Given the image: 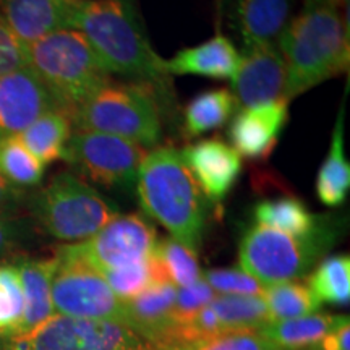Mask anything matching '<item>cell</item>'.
I'll return each mask as SVG.
<instances>
[{"label":"cell","mask_w":350,"mask_h":350,"mask_svg":"<svg viewBox=\"0 0 350 350\" xmlns=\"http://www.w3.org/2000/svg\"><path fill=\"white\" fill-rule=\"evenodd\" d=\"M73 28L85 34L109 73L167 88L169 72L144 36L135 7L122 0H85Z\"/></svg>","instance_id":"cell-3"},{"label":"cell","mask_w":350,"mask_h":350,"mask_svg":"<svg viewBox=\"0 0 350 350\" xmlns=\"http://www.w3.org/2000/svg\"><path fill=\"white\" fill-rule=\"evenodd\" d=\"M21 227L7 213H0V258L7 256L18 247Z\"/></svg>","instance_id":"cell-37"},{"label":"cell","mask_w":350,"mask_h":350,"mask_svg":"<svg viewBox=\"0 0 350 350\" xmlns=\"http://www.w3.org/2000/svg\"><path fill=\"white\" fill-rule=\"evenodd\" d=\"M235 98L226 88L204 91L188 103L183 112V131L196 138L208 131L221 129L235 109Z\"/></svg>","instance_id":"cell-25"},{"label":"cell","mask_w":350,"mask_h":350,"mask_svg":"<svg viewBox=\"0 0 350 350\" xmlns=\"http://www.w3.org/2000/svg\"><path fill=\"white\" fill-rule=\"evenodd\" d=\"M286 64L278 44L243 47L239 68L232 78L235 103L240 107H256L282 99Z\"/></svg>","instance_id":"cell-12"},{"label":"cell","mask_w":350,"mask_h":350,"mask_svg":"<svg viewBox=\"0 0 350 350\" xmlns=\"http://www.w3.org/2000/svg\"><path fill=\"white\" fill-rule=\"evenodd\" d=\"M122 2H125V3H129V5L135 7V0H122Z\"/></svg>","instance_id":"cell-43"},{"label":"cell","mask_w":350,"mask_h":350,"mask_svg":"<svg viewBox=\"0 0 350 350\" xmlns=\"http://www.w3.org/2000/svg\"><path fill=\"white\" fill-rule=\"evenodd\" d=\"M5 350H152L151 344L119 323L54 313L33 329L10 336Z\"/></svg>","instance_id":"cell-9"},{"label":"cell","mask_w":350,"mask_h":350,"mask_svg":"<svg viewBox=\"0 0 350 350\" xmlns=\"http://www.w3.org/2000/svg\"><path fill=\"white\" fill-rule=\"evenodd\" d=\"M80 7L68 0H0V20L26 46L59 29L73 28Z\"/></svg>","instance_id":"cell-16"},{"label":"cell","mask_w":350,"mask_h":350,"mask_svg":"<svg viewBox=\"0 0 350 350\" xmlns=\"http://www.w3.org/2000/svg\"><path fill=\"white\" fill-rule=\"evenodd\" d=\"M21 196H23V190L13 185L0 174V213H7L15 208L21 201Z\"/></svg>","instance_id":"cell-38"},{"label":"cell","mask_w":350,"mask_h":350,"mask_svg":"<svg viewBox=\"0 0 350 350\" xmlns=\"http://www.w3.org/2000/svg\"><path fill=\"white\" fill-rule=\"evenodd\" d=\"M107 286L120 300H131L142 294L148 287L157 282H169L161 262L151 255L148 260L122 266V268L98 271Z\"/></svg>","instance_id":"cell-28"},{"label":"cell","mask_w":350,"mask_h":350,"mask_svg":"<svg viewBox=\"0 0 350 350\" xmlns=\"http://www.w3.org/2000/svg\"><path fill=\"white\" fill-rule=\"evenodd\" d=\"M209 308L216 313L224 331L261 329L271 323L261 295H216Z\"/></svg>","instance_id":"cell-26"},{"label":"cell","mask_w":350,"mask_h":350,"mask_svg":"<svg viewBox=\"0 0 350 350\" xmlns=\"http://www.w3.org/2000/svg\"><path fill=\"white\" fill-rule=\"evenodd\" d=\"M201 278L217 295H261L265 288L240 268L209 269Z\"/></svg>","instance_id":"cell-34"},{"label":"cell","mask_w":350,"mask_h":350,"mask_svg":"<svg viewBox=\"0 0 350 350\" xmlns=\"http://www.w3.org/2000/svg\"><path fill=\"white\" fill-rule=\"evenodd\" d=\"M345 103L339 109L326 159L318 170L317 195L325 206L338 208L347 200L350 188V164L344 150Z\"/></svg>","instance_id":"cell-22"},{"label":"cell","mask_w":350,"mask_h":350,"mask_svg":"<svg viewBox=\"0 0 350 350\" xmlns=\"http://www.w3.org/2000/svg\"><path fill=\"white\" fill-rule=\"evenodd\" d=\"M275 44L286 64L287 103L349 68V21L338 8L305 3Z\"/></svg>","instance_id":"cell-1"},{"label":"cell","mask_w":350,"mask_h":350,"mask_svg":"<svg viewBox=\"0 0 350 350\" xmlns=\"http://www.w3.org/2000/svg\"><path fill=\"white\" fill-rule=\"evenodd\" d=\"M70 137H72V120L68 113L60 109H52L42 113L18 135L21 143L44 165L64 159Z\"/></svg>","instance_id":"cell-23"},{"label":"cell","mask_w":350,"mask_h":350,"mask_svg":"<svg viewBox=\"0 0 350 350\" xmlns=\"http://www.w3.org/2000/svg\"><path fill=\"white\" fill-rule=\"evenodd\" d=\"M349 336H350V325L340 326L336 331L329 332L326 338L319 340L321 350H350L349 349Z\"/></svg>","instance_id":"cell-39"},{"label":"cell","mask_w":350,"mask_h":350,"mask_svg":"<svg viewBox=\"0 0 350 350\" xmlns=\"http://www.w3.org/2000/svg\"><path fill=\"white\" fill-rule=\"evenodd\" d=\"M143 211L167 229L172 239L196 252L206 226V198L175 148L146 152L137 177Z\"/></svg>","instance_id":"cell-2"},{"label":"cell","mask_w":350,"mask_h":350,"mask_svg":"<svg viewBox=\"0 0 350 350\" xmlns=\"http://www.w3.org/2000/svg\"><path fill=\"white\" fill-rule=\"evenodd\" d=\"M180 154L204 198L213 203H221L230 193L243 169L239 152L219 138L188 144Z\"/></svg>","instance_id":"cell-14"},{"label":"cell","mask_w":350,"mask_h":350,"mask_svg":"<svg viewBox=\"0 0 350 350\" xmlns=\"http://www.w3.org/2000/svg\"><path fill=\"white\" fill-rule=\"evenodd\" d=\"M308 288L321 305H347L350 300V258L338 255L323 260L310 275Z\"/></svg>","instance_id":"cell-29"},{"label":"cell","mask_w":350,"mask_h":350,"mask_svg":"<svg viewBox=\"0 0 350 350\" xmlns=\"http://www.w3.org/2000/svg\"><path fill=\"white\" fill-rule=\"evenodd\" d=\"M177 288L172 282H157L125 301L126 326L148 340L151 347H154L169 329Z\"/></svg>","instance_id":"cell-19"},{"label":"cell","mask_w":350,"mask_h":350,"mask_svg":"<svg viewBox=\"0 0 350 350\" xmlns=\"http://www.w3.org/2000/svg\"><path fill=\"white\" fill-rule=\"evenodd\" d=\"M222 2H224V0H216V7H217V10H221V8H222Z\"/></svg>","instance_id":"cell-42"},{"label":"cell","mask_w":350,"mask_h":350,"mask_svg":"<svg viewBox=\"0 0 350 350\" xmlns=\"http://www.w3.org/2000/svg\"><path fill=\"white\" fill-rule=\"evenodd\" d=\"M44 165L18 137L0 142V174L15 187H36L44 178Z\"/></svg>","instance_id":"cell-30"},{"label":"cell","mask_w":350,"mask_h":350,"mask_svg":"<svg viewBox=\"0 0 350 350\" xmlns=\"http://www.w3.org/2000/svg\"><path fill=\"white\" fill-rule=\"evenodd\" d=\"M288 120V103L284 99L256 107L240 109L229 129L230 146L240 157L262 161L279 143Z\"/></svg>","instance_id":"cell-15"},{"label":"cell","mask_w":350,"mask_h":350,"mask_svg":"<svg viewBox=\"0 0 350 350\" xmlns=\"http://www.w3.org/2000/svg\"><path fill=\"white\" fill-rule=\"evenodd\" d=\"M216 295V292L208 286L203 278H201L198 282L191 284V286L177 288V299H175L172 313H170V326L178 325V323L190 319L193 314L198 313L200 310H203L204 306L211 304V300Z\"/></svg>","instance_id":"cell-35"},{"label":"cell","mask_w":350,"mask_h":350,"mask_svg":"<svg viewBox=\"0 0 350 350\" xmlns=\"http://www.w3.org/2000/svg\"><path fill=\"white\" fill-rule=\"evenodd\" d=\"M305 3H312V5H326L332 8L349 7V0H305Z\"/></svg>","instance_id":"cell-40"},{"label":"cell","mask_w":350,"mask_h":350,"mask_svg":"<svg viewBox=\"0 0 350 350\" xmlns=\"http://www.w3.org/2000/svg\"><path fill=\"white\" fill-rule=\"evenodd\" d=\"M237 47L224 34L208 39L195 47L177 52L165 60L169 75H196L213 80H232L239 68Z\"/></svg>","instance_id":"cell-17"},{"label":"cell","mask_w":350,"mask_h":350,"mask_svg":"<svg viewBox=\"0 0 350 350\" xmlns=\"http://www.w3.org/2000/svg\"><path fill=\"white\" fill-rule=\"evenodd\" d=\"M57 109L54 99L34 75L25 67L0 77V142L18 137L26 126L42 113Z\"/></svg>","instance_id":"cell-13"},{"label":"cell","mask_w":350,"mask_h":350,"mask_svg":"<svg viewBox=\"0 0 350 350\" xmlns=\"http://www.w3.org/2000/svg\"><path fill=\"white\" fill-rule=\"evenodd\" d=\"M23 288L16 266H0V334L10 336L23 317Z\"/></svg>","instance_id":"cell-33"},{"label":"cell","mask_w":350,"mask_h":350,"mask_svg":"<svg viewBox=\"0 0 350 350\" xmlns=\"http://www.w3.org/2000/svg\"><path fill=\"white\" fill-rule=\"evenodd\" d=\"M292 0H235L232 23L243 47L275 44L291 21Z\"/></svg>","instance_id":"cell-18"},{"label":"cell","mask_w":350,"mask_h":350,"mask_svg":"<svg viewBox=\"0 0 350 350\" xmlns=\"http://www.w3.org/2000/svg\"><path fill=\"white\" fill-rule=\"evenodd\" d=\"M157 243L156 227L142 214L113 217L93 237L68 243L96 271L122 268L148 260Z\"/></svg>","instance_id":"cell-11"},{"label":"cell","mask_w":350,"mask_h":350,"mask_svg":"<svg viewBox=\"0 0 350 350\" xmlns=\"http://www.w3.org/2000/svg\"><path fill=\"white\" fill-rule=\"evenodd\" d=\"M334 242L331 221L312 235L286 234L255 224L243 234L239 245L240 269L262 287L297 281L317 265Z\"/></svg>","instance_id":"cell-5"},{"label":"cell","mask_w":350,"mask_h":350,"mask_svg":"<svg viewBox=\"0 0 350 350\" xmlns=\"http://www.w3.org/2000/svg\"><path fill=\"white\" fill-rule=\"evenodd\" d=\"M26 67L23 46L0 20V77Z\"/></svg>","instance_id":"cell-36"},{"label":"cell","mask_w":350,"mask_h":350,"mask_svg":"<svg viewBox=\"0 0 350 350\" xmlns=\"http://www.w3.org/2000/svg\"><path fill=\"white\" fill-rule=\"evenodd\" d=\"M152 255L161 262L169 282L175 287H188L201 279L196 252L172 237H165L156 243Z\"/></svg>","instance_id":"cell-31"},{"label":"cell","mask_w":350,"mask_h":350,"mask_svg":"<svg viewBox=\"0 0 350 350\" xmlns=\"http://www.w3.org/2000/svg\"><path fill=\"white\" fill-rule=\"evenodd\" d=\"M31 213L46 234L78 243L117 217V208L93 185L72 172H59L31 200Z\"/></svg>","instance_id":"cell-6"},{"label":"cell","mask_w":350,"mask_h":350,"mask_svg":"<svg viewBox=\"0 0 350 350\" xmlns=\"http://www.w3.org/2000/svg\"><path fill=\"white\" fill-rule=\"evenodd\" d=\"M55 258L57 268L52 278V305L55 313L126 326L125 301L113 294L93 266L78 256L70 245L60 247Z\"/></svg>","instance_id":"cell-8"},{"label":"cell","mask_w":350,"mask_h":350,"mask_svg":"<svg viewBox=\"0 0 350 350\" xmlns=\"http://www.w3.org/2000/svg\"><path fill=\"white\" fill-rule=\"evenodd\" d=\"M256 224L271 227V229L286 232V234L304 237L318 232L326 226V219L310 213V209L294 196L265 200L255 206Z\"/></svg>","instance_id":"cell-24"},{"label":"cell","mask_w":350,"mask_h":350,"mask_svg":"<svg viewBox=\"0 0 350 350\" xmlns=\"http://www.w3.org/2000/svg\"><path fill=\"white\" fill-rule=\"evenodd\" d=\"M80 131L113 135L139 146H154L163 133L159 104L150 85H112L100 88L70 116Z\"/></svg>","instance_id":"cell-7"},{"label":"cell","mask_w":350,"mask_h":350,"mask_svg":"<svg viewBox=\"0 0 350 350\" xmlns=\"http://www.w3.org/2000/svg\"><path fill=\"white\" fill-rule=\"evenodd\" d=\"M347 323V314L313 313L308 317L269 323L260 331L278 347L284 350H301L319 344V340L326 338L329 332Z\"/></svg>","instance_id":"cell-21"},{"label":"cell","mask_w":350,"mask_h":350,"mask_svg":"<svg viewBox=\"0 0 350 350\" xmlns=\"http://www.w3.org/2000/svg\"><path fill=\"white\" fill-rule=\"evenodd\" d=\"M146 150L129 139L98 131H80L70 137L64 161L83 180L117 190L135 187Z\"/></svg>","instance_id":"cell-10"},{"label":"cell","mask_w":350,"mask_h":350,"mask_svg":"<svg viewBox=\"0 0 350 350\" xmlns=\"http://www.w3.org/2000/svg\"><path fill=\"white\" fill-rule=\"evenodd\" d=\"M156 350H284L261 334L260 329L222 331L191 342L175 344Z\"/></svg>","instance_id":"cell-32"},{"label":"cell","mask_w":350,"mask_h":350,"mask_svg":"<svg viewBox=\"0 0 350 350\" xmlns=\"http://www.w3.org/2000/svg\"><path fill=\"white\" fill-rule=\"evenodd\" d=\"M26 67L31 68L57 109L72 116L81 104L109 83V72L100 64L85 34L64 28L23 46Z\"/></svg>","instance_id":"cell-4"},{"label":"cell","mask_w":350,"mask_h":350,"mask_svg":"<svg viewBox=\"0 0 350 350\" xmlns=\"http://www.w3.org/2000/svg\"><path fill=\"white\" fill-rule=\"evenodd\" d=\"M70 3H72V5H75V7H80L83 2H85V0H68Z\"/></svg>","instance_id":"cell-41"},{"label":"cell","mask_w":350,"mask_h":350,"mask_svg":"<svg viewBox=\"0 0 350 350\" xmlns=\"http://www.w3.org/2000/svg\"><path fill=\"white\" fill-rule=\"evenodd\" d=\"M57 268V258L23 260L16 265L21 288H23V317L10 336L21 334L41 325L54 314L52 305V278Z\"/></svg>","instance_id":"cell-20"},{"label":"cell","mask_w":350,"mask_h":350,"mask_svg":"<svg viewBox=\"0 0 350 350\" xmlns=\"http://www.w3.org/2000/svg\"><path fill=\"white\" fill-rule=\"evenodd\" d=\"M271 323L295 319L317 313L321 304L314 299L308 286L299 281L279 282L262 288Z\"/></svg>","instance_id":"cell-27"}]
</instances>
